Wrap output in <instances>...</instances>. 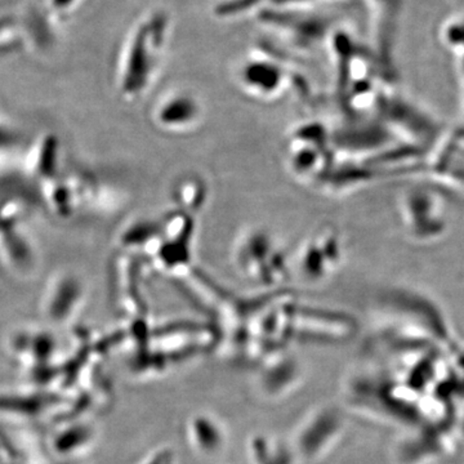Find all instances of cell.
Instances as JSON below:
<instances>
[{"mask_svg": "<svg viewBox=\"0 0 464 464\" xmlns=\"http://www.w3.org/2000/svg\"><path fill=\"white\" fill-rule=\"evenodd\" d=\"M172 25L169 12L155 9L133 27L119 65V88L125 99H140L157 82L166 60Z\"/></svg>", "mask_w": 464, "mask_h": 464, "instance_id": "1", "label": "cell"}, {"mask_svg": "<svg viewBox=\"0 0 464 464\" xmlns=\"http://www.w3.org/2000/svg\"><path fill=\"white\" fill-rule=\"evenodd\" d=\"M231 262L241 277L259 286L280 285L292 274L289 256L265 227L246 228L237 235Z\"/></svg>", "mask_w": 464, "mask_h": 464, "instance_id": "2", "label": "cell"}, {"mask_svg": "<svg viewBox=\"0 0 464 464\" xmlns=\"http://www.w3.org/2000/svg\"><path fill=\"white\" fill-rule=\"evenodd\" d=\"M235 81L244 94L261 102L283 99L295 87L301 76L282 57L267 50H255L241 58L235 70Z\"/></svg>", "mask_w": 464, "mask_h": 464, "instance_id": "3", "label": "cell"}, {"mask_svg": "<svg viewBox=\"0 0 464 464\" xmlns=\"http://www.w3.org/2000/svg\"><path fill=\"white\" fill-rule=\"evenodd\" d=\"M398 208L406 235L415 243H432L448 230L447 203L431 186L405 188L400 194Z\"/></svg>", "mask_w": 464, "mask_h": 464, "instance_id": "4", "label": "cell"}, {"mask_svg": "<svg viewBox=\"0 0 464 464\" xmlns=\"http://www.w3.org/2000/svg\"><path fill=\"white\" fill-rule=\"evenodd\" d=\"M343 259L341 232L332 225L320 226L299 244L290 258V273L304 283H324L340 270Z\"/></svg>", "mask_w": 464, "mask_h": 464, "instance_id": "5", "label": "cell"}, {"mask_svg": "<svg viewBox=\"0 0 464 464\" xmlns=\"http://www.w3.org/2000/svg\"><path fill=\"white\" fill-rule=\"evenodd\" d=\"M317 9L266 8L257 14L259 23L276 34L290 47L302 52L315 50L331 41L334 33L331 18L317 14Z\"/></svg>", "mask_w": 464, "mask_h": 464, "instance_id": "6", "label": "cell"}, {"mask_svg": "<svg viewBox=\"0 0 464 464\" xmlns=\"http://www.w3.org/2000/svg\"><path fill=\"white\" fill-rule=\"evenodd\" d=\"M331 136L322 124L306 123L295 128L286 142V166L301 182H320L333 164Z\"/></svg>", "mask_w": 464, "mask_h": 464, "instance_id": "7", "label": "cell"}, {"mask_svg": "<svg viewBox=\"0 0 464 464\" xmlns=\"http://www.w3.org/2000/svg\"><path fill=\"white\" fill-rule=\"evenodd\" d=\"M207 110L194 92L170 88L152 105V124L168 136H188L198 132L206 121Z\"/></svg>", "mask_w": 464, "mask_h": 464, "instance_id": "8", "label": "cell"}, {"mask_svg": "<svg viewBox=\"0 0 464 464\" xmlns=\"http://www.w3.org/2000/svg\"><path fill=\"white\" fill-rule=\"evenodd\" d=\"M172 199L177 210L192 217L198 216L207 206V182L198 174L183 176L174 183Z\"/></svg>", "mask_w": 464, "mask_h": 464, "instance_id": "9", "label": "cell"}, {"mask_svg": "<svg viewBox=\"0 0 464 464\" xmlns=\"http://www.w3.org/2000/svg\"><path fill=\"white\" fill-rule=\"evenodd\" d=\"M440 41L453 58L464 106V14H456L445 20L440 29Z\"/></svg>", "mask_w": 464, "mask_h": 464, "instance_id": "10", "label": "cell"}, {"mask_svg": "<svg viewBox=\"0 0 464 464\" xmlns=\"http://www.w3.org/2000/svg\"><path fill=\"white\" fill-rule=\"evenodd\" d=\"M340 2H348V0H273L270 7L317 9L326 5H332V3Z\"/></svg>", "mask_w": 464, "mask_h": 464, "instance_id": "11", "label": "cell"}]
</instances>
